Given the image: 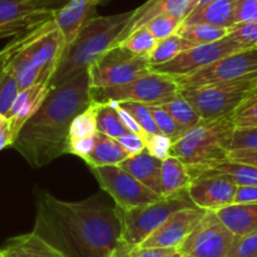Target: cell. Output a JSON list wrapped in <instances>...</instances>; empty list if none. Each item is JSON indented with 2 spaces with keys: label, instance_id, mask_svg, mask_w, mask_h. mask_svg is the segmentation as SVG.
<instances>
[{
  "label": "cell",
  "instance_id": "obj_1",
  "mask_svg": "<svg viewBox=\"0 0 257 257\" xmlns=\"http://www.w3.org/2000/svg\"><path fill=\"white\" fill-rule=\"evenodd\" d=\"M34 232L66 257H110L121 242L117 207L97 198L67 202L39 194Z\"/></svg>",
  "mask_w": 257,
  "mask_h": 257
},
{
  "label": "cell",
  "instance_id": "obj_2",
  "mask_svg": "<svg viewBox=\"0 0 257 257\" xmlns=\"http://www.w3.org/2000/svg\"><path fill=\"white\" fill-rule=\"evenodd\" d=\"M91 102L90 76L85 71L52 88L41 108L21 128L12 147L36 168L67 154L71 123Z\"/></svg>",
  "mask_w": 257,
  "mask_h": 257
},
{
  "label": "cell",
  "instance_id": "obj_3",
  "mask_svg": "<svg viewBox=\"0 0 257 257\" xmlns=\"http://www.w3.org/2000/svg\"><path fill=\"white\" fill-rule=\"evenodd\" d=\"M132 16L133 12H126L116 16L92 17L81 28L72 43L66 47L49 82L51 90L87 71L96 59L115 44Z\"/></svg>",
  "mask_w": 257,
  "mask_h": 257
},
{
  "label": "cell",
  "instance_id": "obj_4",
  "mask_svg": "<svg viewBox=\"0 0 257 257\" xmlns=\"http://www.w3.org/2000/svg\"><path fill=\"white\" fill-rule=\"evenodd\" d=\"M234 130L232 113L217 118H201L173 143L170 155L187 165L228 159Z\"/></svg>",
  "mask_w": 257,
  "mask_h": 257
},
{
  "label": "cell",
  "instance_id": "obj_5",
  "mask_svg": "<svg viewBox=\"0 0 257 257\" xmlns=\"http://www.w3.org/2000/svg\"><path fill=\"white\" fill-rule=\"evenodd\" d=\"M193 206L188 192L183 190L145 206L126 211L117 208L121 219V241L130 247L139 246L173 213Z\"/></svg>",
  "mask_w": 257,
  "mask_h": 257
},
{
  "label": "cell",
  "instance_id": "obj_6",
  "mask_svg": "<svg viewBox=\"0 0 257 257\" xmlns=\"http://www.w3.org/2000/svg\"><path fill=\"white\" fill-rule=\"evenodd\" d=\"M254 87H257V78L198 87H182L179 93L204 120L231 115Z\"/></svg>",
  "mask_w": 257,
  "mask_h": 257
},
{
  "label": "cell",
  "instance_id": "obj_7",
  "mask_svg": "<svg viewBox=\"0 0 257 257\" xmlns=\"http://www.w3.org/2000/svg\"><path fill=\"white\" fill-rule=\"evenodd\" d=\"M179 95V86L169 76L149 73L132 82L112 87L92 88L93 102H140L162 105Z\"/></svg>",
  "mask_w": 257,
  "mask_h": 257
},
{
  "label": "cell",
  "instance_id": "obj_8",
  "mask_svg": "<svg viewBox=\"0 0 257 257\" xmlns=\"http://www.w3.org/2000/svg\"><path fill=\"white\" fill-rule=\"evenodd\" d=\"M87 72L91 87L103 88L132 82L152 73V70L148 58L135 56L121 46H113L91 64Z\"/></svg>",
  "mask_w": 257,
  "mask_h": 257
},
{
  "label": "cell",
  "instance_id": "obj_9",
  "mask_svg": "<svg viewBox=\"0 0 257 257\" xmlns=\"http://www.w3.org/2000/svg\"><path fill=\"white\" fill-rule=\"evenodd\" d=\"M24 51L39 73V82H51L66 51V41L53 19L18 34Z\"/></svg>",
  "mask_w": 257,
  "mask_h": 257
},
{
  "label": "cell",
  "instance_id": "obj_10",
  "mask_svg": "<svg viewBox=\"0 0 257 257\" xmlns=\"http://www.w3.org/2000/svg\"><path fill=\"white\" fill-rule=\"evenodd\" d=\"M173 78V77H172ZM257 78V48L243 49L218 59L190 75L175 77L179 88Z\"/></svg>",
  "mask_w": 257,
  "mask_h": 257
},
{
  "label": "cell",
  "instance_id": "obj_11",
  "mask_svg": "<svg viewBox=\"0 0 257 257\" xmlns=\"http://www.w3.org/2000/svg\"><path fill=\"white\" fill-rule=\"evenodd\" d=\"M90 169L100 187L112 197L116 207L123 211L154 203L163 198L118 165L92 167Z\"/></svg>",
  "mask_w": 257,
  "mask_h": 257
},
{
  "label": "cell",
  "instance_id": "obj_12",
  "mask_svg": "<svg viewBox=\"0 0 257 257\" xmlns=\"http://www.w3.org/2000/svg\"><path fill=\"white\" fill-rule=\"evenodd\" d=\"M234 236L217 216L216 211H206L193 231L178 248L192 257H226Z\"/></svg>",
  "mask_w": 257,
  "mask_h": 257
},
{
  "label": "cell",
  "instance_id": "obj_13",
  "mask_svg": "<svg viewBox=\"0 0 257 257\" xmlns=\"http://www.w3.org/2000/svg\"><path fill=\"white\" fill-rule=\"evenodd\" d=\"M243 49L244 48L239 43L232 41L228 37H224L221 41L213 42V43L198 44V46L192 47L178 54L172 61L152 66L150 70L154 73L169 76L173 78L182 77V76L197 72L218 59L241 52Z\"/></svg>",
  "mask_w": 257,
  "mask_h": 257
},
{
  "label": "cell",
  "instance_id": "obj_14",
  "mask_svg": "<svg viewBox=\"0 0 257 257\" xmlns=\"http://www.w3.org/2000/svg\"><path fill=\"white\" fill-rule=\"evenodd\" d=\"M54 12L38 7V0H0V39L14 38L54 18Z\"/></svg>",
  "mask_w": 257,
  "mask_h": 257
},
{
  "label": "cell",
  "instance_id": "obj_15",
  "mask_svg": "<svg viewBox=\"0 0 257 257\" xmlns=\"http://www.w3.org/2000/svg\"><path fill=\"white\" fill-rule=\"evenodd\" d=\"M206 209L197 206L188 207L173 213L159 228L153 232L140 247H160V248H178L188 234L198 224Z\"/></svg>",
  "mask_w": 257,
  "mask_h": 257
},
{
  "label": "cell",
  "instance_id": "obj_16",
  "mask_svg": "<svg viewBox=\"0 0 257 257\" xmlns=\"http://www.w3.org/2000/svg\"><path fill=\"white\" fill-rule=\"evenodd\" d=\"M237 187L224 177H206L190 180L187 192L194 206L206 211H218L234 203Z\"/></svg>",
  "mask_w": 257,
  "mask_h": 257
},
{
  "label": "cell",
  "instance_id": "obj_17",
  "mask_svg": "<svg viewBox=\"0 0 257 257\" xmlns=\"http://www.w3.org/2000/svg\"><path fill=\"white\" fill-rule=\"evenodd\" d=\"M187 168L192 180L206 177H224L238 187L257 185V168L244 163L224 159L203 164L187 165Z\"/></svg>",
  "mask_w": 257,
  "mask_h": 257
},
{
  "label": "cell",
  "instance_id": "obj_18",
  "mask_svg": "<svg viewBox=\"0 0 257 257\" xmlns=\"http://www.w3.org/2000/svg\"><path fill=\"white\" fill-rule=\"evenodd\" d=\"M189 6L190 0H148L147 3L143 4L142 7L133 11V16L128 21L127 26L123 28L120 36L117 37L113 46L122 42L128 34H132L134 31L147 26L153 18L160 16V14L169 13L185 19V17L189 13Z\"/></svg>",
  "mask_w": 257,
  "mask_h": 257
},
{
  "label": "cell",
  "instance_id": "obj_19",
  "mask_svg": "<svg viewBox=\"0 0 257 257\" xmlns=\"http://www.w3.org/2000/svg\"><path fill=\"white\" fill-rule=\"evenodd\" d=\"M49 92H51V87L48 82H37L19 91L11 111L7 115L11 120L14 140L17 139L24 123L41 108Z\"/></svg>",
  "mask_w": 257,
  "mask_h": 257
},
{
  "label": "cell",
  "instance_id": "obj_20",
  "mask_svg": "<svg viewBox=\"0 0 257 257\" xmlns=\"http://www.w3.org/2000/svg\"><path fill=\"white\" fill-rule=\"evenodd\" d=\"M101 2L102 0H71L67 6L56 12L53 21L63 34L66 47L72 43L81 28L92 18Z\"/></svg>",
  "mask_w": 257,
  "mask_h": 257
},
{
  "label": "cell",
  "instance_id": "obj_21",
  "mask_svg": "<svg viewBox=\"0 0 257 257\" xmlns=\"http://www.w3.org/2000/svg\"><path fill=\"white\" fill-rule=\"evenodd\" d=\"M0 254L3 257H66L34 231L9 238Z\"/></svg>",
  "mask_w": 257,
  "mask_h": 257
},
{
  "label": "cell",
  "instance_id": "obj_22",
  "mask_svg": "<svg viewBox=\"0 0 257 257\" xmlns=\"http://www.w3.org/2000/svg\"><path fill=\"white\" fill-rule=\"evenodd\" d=\"M163 160L153 157L147 149L130 155L127 159L118 164V167L132 174L135 179L152 189L153 192L160 194V170H162Z\"/></svg>",
  "mask_w": 257,
  "mask_h": 257
},
{
  "label": "cell",
  "instance_id": "obj_23",
  "mask_svg": "<svg viewBox=\"0 0 257 257\" xmlns=\"http://www.w3.org/2000/svg\"><path fill=\"white\" fill-rule=\"evenodd\" d=\"M236 3L237 0H213L188 14L183 24H211L231 28L234 26Z\"/></svg>",
  "mask_w": 257,
  "mask_h": 257
},
{
  "label": "cell",
  "instance_id": "obj_24",
  "mask_svg": "<svg viewBox=\"0 0 257 257\" xmlns=\"http://www.w3.org/2000/svg\"><path fill=\"white\" fill-rule=\"evenodd\" d=\"M130 157L122 145L116 139L97 132L93 138V144L90 152L82 158L88 167H103V165H118Z\"/></svg>",
  "mask_w": 257,
  "mask_h": 257
},
{
  "label": "cell",
  "instance_id": "obj_25",
  "mask_svg": "<svg viewBox=\"0 0 257 257\" xmlns=\"http://www.w3.org/2000/svg\"><path fill=\"white\" fill-rule=\"evenodd\" d=\"M216 213L236 237L257 229V203H233Z\"/></svg>",
  "mask_w": 257,
  "mask_h": 257
},
{
  "label": "cell",
  "instance_id": "obj_26",
  "mask_svg": "<svg viewBox=\"0 0 257 257\" xmlns=\"http://www.w3.org/2000/svg\"><path fill=\"white\" fill-rule=\"evenodd\" d=\"M190 180L192 179L185 163L173 155L163 160L160 170V194L163 198L187 190Z\"/></svg>",
  "mask_w": 257,
  "mask_h": 257
},
{
  "label": "cell",
  "instance_id": "obj_27",
  "mask_svg": "<svg viewBox=\"0 0 257 257\" xmlns=\"http://www.w3.org/2000/svg\"><path fill=\"white\" fill-rule=\"evenodd\" d=\"M93 111H95L96 126L97 132L117 140L122 135L127 134L128 130L123 125L118 111L113 102H93Z\"/></svg>",
  "mask_w": 257,
  "mask_h": 257
},
{
  "label": "cell",
  "instance_id": "obj_28",
  "mask_svg": "<svg viewBox=\"0 0 257 257\" xmlns=\"http://www.w3.org/2000/svg\"><path fill=\"white\" fill-rule=\"evenodd\" d=\"M228 29L211 24H182L175 34L189 41L194 46H198L221 41L227 37Z\"/></svg>",
  "mask_w": 257,
  "mask_h": 257
},
{
  "label": "cell",
  "instance_id": "obj_29",
  "mask_svg": "<svg viewBox=\"0 0 257 257\" xmlns=\"http://www.w3.org/2000/svg\"><path fill=\"white\" fill-rule=\"evenodd\" d=\"M192 47H194V44L179 37L178 34H173V36L168 37V38L160 39V41L157 42L154 51L148 57L150 67L172 61L178 54L192 48Z\"/></svg>",
  "mask_w": 257,
  "mask_h": 257
},
{
  "label": "cell",
  "instance_id": "obj_30",
  "mask_svg": "<svg viewBox=\"0 0 257 257\" xmlns=\"http://www.w3.org/2000/svg\"><path fill=\"white\" fill-rule=\"evenodd\" d=\"M155 106H160V107L164 108L184 132H188L189 128H192L193 126L197 125L201 121V117L196 112V110L192 107V105L185 98L182 97L180 93L168 102Z\"/></svg>",
  "mask_w": 257,
  "mask_h": 257
},
{
  "label": "cell",
  "instance_id": "obj_31",
  "mask_svg": "<svg viewBox=\"0 0 257 257\" xmlns=\"http://www.w3.org/2000/svg\"><path fill=\"white\" fill-rule=\"evenodd\" d=\"M157 42L158 41L153 37L149 29L147 27H142V28L133 32L132 34H128L122 42H120L116 46H121L126 51L132 52L135 56L148 58L150 56V53L154 51L155 46H157Z\"/></svg>",
  "mask_w": 257,
  "mask_h": 257
},
{
  "label": "cell",
  "instance_id": "obj_32",
  "mask_svg": "<svg viewBox=\"0 0 257 257\" xmlns=\"http://www.w3.org/2000/svg\"><path fill=\"white\" fill-rule=\"evenodd\" d=\"M232 118L236 130L257 127V87H254L237 106L232 112Z\"/></svg>",
  "mask_w": 257,
  "mask_h": 257
},
{
  "label": "cell",
  "instance_id": "obj_33",
  "mask_svg": "<svg viewBox=\"0 0 257 257\" xmlns=\"http://www.w3.org/2000/svg\"><path fill=\"white\" fill-rule=\"evenodd\" d=\"M96 133H97V126H96L95 111L91 102V105L85 111L78 113L73 118L70 127V134H68V145L93 137Z\"/></svg>",
  "mask_w": 257,
  "mask_h": 257
},
{
  "label": "cell",
  "instance_id": "obj_34",
  "mask_svg": "<svg viewBox=\"0 0 257 257\" xmlns=\"http://www.w3.org/2000/svg\"><path fill=\"white\" fill-rule=\"evenodd\" d=\"M148 108H149L150 113H152L153 120H154L155 125H157L160 134L169 138V139L172 140V143L177 142V140L184 134V130L175 122L174 118H173L164 108L155 105H148Z\"/></svg>",
  "mask_w": 257,
  "mask_h": 257
},
{
  "label": "cell",
  "instance_id": "obj_35",
  "mask_svg": "<svg viewBox=\"0 0 257 257\" xmlns=\"http://www.w3.org/2000/svg\"><path fill=\"white\" fill-rule=\"evenodd\" d=\"M183 21L184 19L174 16V14H160V16L153 18L144 27L149 29V32L157 41H160V39L168 38L177 33L179 27L183 24Z\"/></svg>",
  "mask_w": 257,
  "mask_h": 257
},
{
  "label": "cell",
  "instance_id": "obj_36",
  "mask_svg": "<svg viewBox=\"0 0 257 257\" xmlns=\"http://www.w3.org/2000/svg\"><path fill=\"white\" fill-rule=\"evenodd\" d=\"M19 91L21 90L14 76L8 71H0V113L2 115H8Z\"/></svg>",
  "mask_w": 257,
  "mask_h": 257
},
{
  "label": "cell",
  "instance_id": "obj_37",
  "mask_svg": "<svg viewBox=\"0 0 257 257\" xmlns=\"http://www.w3.org/2000/svg\"><path fill=\"white\" fill-rule=\"evenodd\" d=\"M116 103H117L120 107H122L125 111H127V112L134 117V120L137 121L138 125H139L145 133H149V134H160L157 125H155L154 120H153L152 113H150L149 108H148V105L140 102Z\"/></svg>",
  "mask_w": 257,
  "mask_h": 257
},
{
  "label": "cell",
  "instance_id": "obj_38",
  "mask_svg": "<svg viewBox=\"0 0 257 257\" xmlns=\"http://www.w3.org/2000/svg\"><path fill=\"white\" fill-rule=\"evenodd\" d=\"M227 37L241 44L244 49L257 48V22L234 24L228 29Z\"/></svg>",
  "mask_w": 257,
  "mask_h": 257
},
{
  "label": "cell",
  "instance_id": "obj_39",
  "mask_svg": "<svg viewBox=\"0 0 257 257\" xmlns=\"http://www.w3.org/2000/svg\"><path fill=\"white\" fill-rule=\"evenodd\" d=\"M226 257H257V229L236 237Z\"/></svg>",
  "mask_w": 257,
  "mask_h": 257
},
{
  "label": "cell",
  "instance_id": "obj_40",
  "mask_svg": "<svg viewBox=\"0 0 257 257\" xmlns=\"http://www.w3.org/2000/svg\"><path fill=\"white\" fill-rule=\"evenodd\" d=\"M142 138L145 143V149L157 159L164 160L170 155V148H172L173 143L165 135L144 133Z\"/></svg>",
  "mask_w": 257,
  "mask_h": 257
},
{
  "label": "cell",
  "instance_id": "obj_41",
  "mask_svg": "<svg viewBox=\"0 0 257 257\" xmlns=\"http://www.w3.org/2000/svg\"><path fill=\"white\" fill-rule=\"evenodd\" d=\"M229 150H257V127L234 130Z\"/></svg>",
  "mask_w": 257,
  "mask_h": 257
},
{
  "label": "cell",
  "instance_id": "obj_42",
  "mask_svg": "<svg viewBox=\"0 0 257 257\" xmlns=\"http://www.w3.org/2000/svg\"><path fill=\"white\" fill-rule=\"evenodd\" d=\"M257 22V0H237L234 7V24Z\"/></svg>",
  "mask_w": 257,
  "mask_h": 257
},
{
  "label": "cell",
  "instance_id": "obj_43",
  "mask_svg": "<svg viewBox=\"0 0 257 257\" xmlns=\"http://www.w3.org/2000/svg\"><path fill=\"white\" fill-rule=\"evenodd\" d=\"M117 142L122 145L123 149L130 155H135L145 149V143L143 140V138L132 132H128L127 134L118 138Z\"/></svg>",
  "mask_w": 257,
  "mask_h": 257
},
{
  "label": "cell",
  "instance_id": "obj_44",
  "mask_svg": "<svg viewBox=\"0 0 257 257\" xmlns=\"http://www.w3.org/2000/svg\"><path fill=\"white\" fill-rule=\"evenodd\" d=\"M177 248H160V247H133L130 257H169Z\"/></svg>",
  "mask_w": 257,
  "mask_h": 257
},
{
  "label": "cell",
  "instance_id": "obj_45",
  "mask_svg": "<svg viewBox=\"0 0 257 257\" xmlns=\"http://www.w3.org/2000/svg\"><path fill=\"white\" fill-rule=\"evenodd\" d=\"M14 143L11 120L8 116L0 113V152L6 148L12 147Z\"/></svg>",
  "mask_w": 257,
  "mask_h": 257
},
{
  "label": "cell",
  "instance_id": "obj_46",
  "mask_svg": "<svg viewBox=\"0 0 257 257\" xmlns=\"http://www.w3.org/2000/svg\"><path fill=\"white\" fill-rule=\"evenodd\" d=\"M234 203H257V185L237 187Z\"/></svg>",
  "mask_w": 257,
  "mask_h": 257
},
{
  "label": "cell",
  "instance_id": "obj_47",
  "mask_svg": "<svg viewBox=\"0 0 257 257\" xmlns=\"http://www.w3.org/2000/svg\"><path fill=\"white\" fill-rule=\"evenodd\" d=\"M228 159L257 168V150H229Z\"/></svg>",
  "mask_w": 257,
  "mask_h": 257
},
{
  "label": "cell",
  "instance_id": "obj_48",
  "mask_svg": "<svg viewBox=\"0 0 257 257\" xmlns=\"http://www.w3.org/2000/svg\"><path fill=\"white\" fill-rule=\"evenodd\" d=\"M71 0H38V7L41 9L49 12H58L59 9L63 8L64 6H67Z\"/></svg>",
  "mask_w": 257,
  "mask_h": 257
},
{
  "label": "cell",
  "instance_id": "obj_49",
  "mask_svg": "<svg viewBox=\"0 0 257 257\" xmlns=\"http://www.w3.org/2000/svg\"><path fill=\"white\" fill-rule=\"evenodd\" d=\"M213 0H190V6H189V13H192L194 9L199 8L202 6H206V4L211 3ZM188 13V14H189Z\"/></svg>",
  "mask_w": 257,
  "mask_h": 257
},
{
  "label": "cell",
  "instance_id": "obj_50",
  "mask_svg": "<svg viewBox=\"0 0 257 257\" xmlns=\"http://www.w3.org/2000/svg\"><path fill=\"white\" fill-rule=\"evenodd\" d=\"M169 257H187V256H185V254L184 253H183V252L182 251H180V249L179 248H177V249H175V251L174 252H173V253L172 254H170V256Z\"/></svg>",
  "mask_w": 257,
  "mask_h": 257
},
{
  "label": "cell",
  "instance_id": "obj_51",
  "mask_svg": "<svg viewBox=\"0 0 257 257\" xmlns=\"http://www.w3.org/2000/svg\"><path fill=\"white\" fill-rule=\"evenodd\" d=\"M0 251H2V247H0Z\"/></svg>",
  "mask_w": 257,
  "mask_h": 257
},
{
  "label": "cell",
  "instance_id": "obj_52",
  "mask_svg": "<svg viewBox=\"0 0 257 257\" xmlns=\"http://www.w3.org/2000/svg\"><path fill=\"white\" fill-rule=\"evenodd\" d=\"M0 257H3V256H2V254H0Z\"/></svg>",
  "mask_w": 257,
  "mask_h": 257
},
{
  "label": "cell",
  "instance_id": "obj_53",
  "mask_svg": "<svg viewBox=\"0 0 257 257\" xmlns=\"http://www.w3.org/2000/svg\"><path fill=\"white\" fill-rule=\"evenodd\" d=\"M187 257H192V256H187Z\"/></svg>",
  "mask_w": 257,
  "mask_h": 257
}]
</instances>
